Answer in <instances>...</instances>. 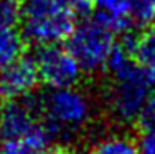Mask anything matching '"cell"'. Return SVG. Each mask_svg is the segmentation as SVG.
Instances as JSON below:
<instances>
[{
    "mask_svg": "<svg viewBox=\"0 0 155 154\" xmlns=\"http://www.w3.org/2000/svg\"><path fill=\"white\" fill-rule=\"evenodd\" d=\"M106 68L112 78V85L106 93V104L112 118L122 124L137 121L150 96L143 70L130 51L117 42L106 61Z\"/></svg>",
    "mask_w": 155,
    "mask_h": 154,
    "instance_id": "6da1fadb",
    "label": "cell"
},
{
    "mask_svg": "<svg viewBox=\"0 0 155 154\" xmlns=\"http://www.w3.org/2000/svg\"><path fill=\"white\" fill-rule=\"evenodd\" d=\"M51 139L69 141L91 118V103L73 86L51 88L45 94H27Z\"/></svg>",
    "mask_w": 155,
    "mask_h": 154,
    "instance_id": "7a4b0ae2",
    "label": "cell"
},
{
    "mask_svg": "<svg viewBox=\"0 0 155 154\" xmlns=\"http://www.w3.org/2000/svg\"><path fill=\"white\" fill-rule=\"evenodd\" d=\"M21 27L27 40L38 46L61 43L76 25L66 0H21Z\"/></svg>",
    "mask_w": 155,
    "mask_h": 154,
    "instance_id": "3957f363",
    "label": "cell"
},
{
    "mask_svg": "<svg viewBox=\"0 0 155 154\" xmlns=\"http://www.w3.org/2000/svg\"><path fill=\"white\" fill-rule=\"evenodd\" d=\"M64 42L83 71H99L106 68V61L116 45V35L96 18H86L73 27Z\"/></svg>",
    "mask_w": 155,
    "mask_h": 154,
    "instance_id": "277c9868",
    "label": "cell"
},
{
    "mask_svg": "<svg viewBox=\"0 0 155 154\" xmlns=\"http://www.w3.org/2000/svg\"><path fill=\"white\" fill-rule=\"evenodd\" d=\"M38 78L50 88H68L79 81L81 67L66 46L43 45L33 56Z\"/></svg>",
    "mask_w": 155,
    "mask_h": 154,
    "instance_id": "5b68a950",
    "label": "cell"
},
{
    "mask_svg": "<svg viewBox=\"0 0 155 154\" xmlns=\"http://www.w3.org/2000/svg\"><path fill=\"white\" fill-rule=\"evenodd\" d=\"M38 81L40 78L33 58L21 55L15 61L0 68V98L5 101L21 100L35 91Z\"/></svg>",
    "mask_w": 155,
    "mask_h": 154,
    "instance_id": "8992f818",
    "label": "cell"
},
{
    "mask_svg": "<svg viewBox=\"0 0 155 154\" xmlns=\"http://www.w3.org/2000/svg\"><path fill=\"white\" fill-rule=\"evenodd\" d=\"M40 124L35 109L25 98L10 100L0 106V139L15 141L23 139Z\"/></svg>",
    "mask_w": 155,
    "mask_h": 154,
    "instance_id": "52a82bcc",
    "label": "cell"
},
{
    "mask_svg": "<svg viewBox=\"0 0 155 154\" xmlns=\"http://www.w3.org/2000/svg\"><path fill=\"white\" fill-rule=\"evenodd\" d=\"M94 17L114 35L132 27V0H94Z\"/></svg>",
    "mask_w": 155,
    "mask_h": 154,
    "instance_id": "ba28073f",
    "label": "cell"
},
{
    "mask_svg": "<svg viewBox=\"0 0 155 154\" xmlns=\"http://www.w3.org/2000/svg\"><path fill=\"white\" fill-rule=\"evenodd\" d=\"M25 36L12 27H0V68L23 55Z\"/></svg>",
    "mask_w": 155,
    "mask_h": 154,
    "instance_id": "9c48e42d",
    "label": "cell"
},
{
    "mask_svg": "<svg viewBox=\"0 0 155 154\" xmlns=\"http://www.w3.org/2000/svg\"><path fill=\"white\" fill-rule=\"evenodd\" d=\"M132 56L140 68H155V25L147 27V30L137 35L132 48Z\"/></svg>",
    "mask_w": 155,
    "mask_h": 154,
    "instance_id": "30bf717a",
    "label": "cell"
},
{
    "mask_svg": "<svg viewBox=\"0 0 155 154\" xmlns=\"http://www.w3.org/2000/svg\"><path fill=\"white\" fill-rule=\"evenodd\" d=\"M87 154H140L139 144L127 136H109L97 141Z\"/></svg>",
    "mask_w": 155,
    "mask_h": 154,
    "instance_id": "8fae6325",
    "label": "cell"
},
{
    "mask_svg": "<svg viewBox=\"0 0 155 154\" xmlns=\"http://www.w3.org/2000/svg\"><path fill=\"white\" fill-rule=\"evenodd\" d=\"M132 22L140 27L155 25V0H132Z\"/></svg>",
    "mask_w": 155,
    "mask_h": 154,
    "instance_id": "7c38bea8",
    "label": "cell"
},
{
    "mask_svg": "<svg viewBox=\"0 0 155 154\" xmlns=\"http://www.w3.org/2000/svg\"><path fill=\"white\" fill-rule=\"evenodd\" d=\"M21 22V0H0V27L15 28Z\"/></svg>",
    "mask_w": 155,
    "mask_h": 154,
    "instance_id": "4fadbf2b",
    "label": "cell"
},
{
    "mask_svg": "<svg viewBox=\"0 0 155 154\" xmlns=\"http://www.w3.org/2000/svg\"><path fill=\"white\" fill-rule=\"evenodd\" d=\"M0 154H48V149L33 144L28 139H15V141H2Z\"/></svg>",
    "mask_w": 155,
    "mask_h": 154,
    "instance_id": "5bb4252c",
    "label": "cell"
},
{
    "mask_svg": "<svg viewBox=\"0 0 155 154\" xmlns=\"http://www.w3.org/2000/svg\"><path fill=\"white\" fill-rule=\"evenodd\" d=\"M137 121L140 133H155V94L149 96Z\"/></svg>",
    "mask_w": 155,
    "mask_h": 154,
    "instance_id": "9a60e30c",
    "label": "cell"
},
{
    "mask_svg": "<svg viewBox=\"0 0 155 154\" xmlns=\"http://www.w3.org/2000/svg\"><path fill=\"white\" fill-rule=\"evenodd\" d=\"M139 151L140 154H155V133H140Z\"/></svg>",
    "mask_w": 155,
    "mask_h": 154,
    "instance_id": "2e32d148",
    "label": "cell"
},
{
    "mask_svg": "<svg viewBox=\"0 0 155 154\" xmlns=\"http://www.w3.org/2000/svg\"><path fill=\"white\" fill-rule=\"evenodd\" d=\"M76 15H87L94 9V0H66Z\"/></svg>",
    "mask_w": 155,
    "mask_h": 154,
    "instance_id": "e0dca14e",
    "label": "cell"
},
{
    "mask_svg": "<svg viewBox=\"0 0 155 154\" xmlns=\"http://www.w3.org/2000/svg\"><path fill=\"white\" fill-rule=\"evenodd\" d=\"M143 70V68H142ZM143 75H145V80H147V85H149L150 91L155 93V68H147L143 70Z\"/></svg>",
    "mask_w": 155,
    "mask_h": 154,
    "instance_id": "ac0fdd59",
    "label": "cell"
},
{
    "mask_svg": "<svg viewBox=\"0 0 155 154\" xmlns=\"http://www.w3.org/2000/svg\"><path fill=\"white\" fill-rule=\"evenodd\" d=\"M48 154H74V152H71L66 148H56V149H53V151H48Z\"/></svg>",
    "mask_w": 155,
    "mask_h": 154,
    "instance_id": "d6986e66",
    "label": "cell"
}]
</instances>
